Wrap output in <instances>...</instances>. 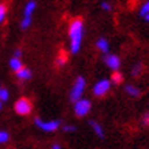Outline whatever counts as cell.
Masks as SVG:
<instances>
[{
	"mask_svg": "<svg viewBox=\"0 0 149 149\" xmlns=\"http://www.w3.org/2000/svg\"><path fill=\"white\" fill-rule=\"evenodd\" d=\"M30 25H32V18H22V21H21V27H22L23 30L27 29Z\"/></svg>",
	"mask_w": 149,
	"mask_h": 149,
	"instance_id": "obj_20",
	"label": "cell"
},
{
	"mask_svg": "<svg viewBox=\"0 0 149 149\" xmlns=\"http://www.w3.org/2000/svg\"><path fill=\"white\" fill-rule=\"evenodd\" d=\"M6 17H7V6L0 4V25L6 21Z\"/></svg>",
	"mask_w": 149,
	"mask_h": 149,
	"instance_id": "obj_16",
	"label": "cell"
},
{
	"mask_svg": "<svg viewBox=\"0 0 149 149\" xmlns=\"http://www.w3.org/2000/svg\"><path fill=\"white\" fill-rule=\"evenodd\" d=\"M144 18H145V21H146V22H149V14H148V15H145Z\"/></svg>",
	"mask_w": 149,
	"mask_h": 149,
	"instance_id": "obj_27",
	"label": "cell"
},
{
	"mask_svg": "<svg viewBox=\"0 0 149 149\" xmlns=\"http://www.w3.org/2000/svg\"><path fill=\"white\" fill-rule=\"evenodd\" d=\"M141 123H142L144 126H149V112L144 113V116L141 119Z\"/></svg>",
	"mask_w": 149,
	"mask_h": 149,
	"instance_id": "obj_24",
	"label": "cell"
},
{
	"mask_svg": "<svg viewBox=\"0 0 149 149\" xmlns=\"http://www.w3.org/2000/svg\"><path fill=\"white\" fill-rule=\"evenodd\" d=\"M104 62L108 66V68H111L113 72H118V70L120 68V59L118 55L113 54H107L104 58Z\"/></svg>",
	"mask_w": 149,
	"mask_h": 149,
	"instance_id": "obj_7",
	"label": "cell"
},
{
	"mask_svg": "<svg viewBox=\"0 0 149 149\" xmlns=\"http://www.w3.org/2000/svg\"><path fill=\"white\" fill-rule=\"evenodd\" d=\"M111 85H112V84H111V81H109V79H107V78L100 79V81H97L95 84V86H93V95H95L96 97L105 96L109 92V89H111Z\"/></svg>",
	"mask_w": 149,
	"mask_h": 149,
	"instance_id": "obj_5",
	"label": "cell"
},
{
	"mask_svg": "<svg viewBox=\"0 0 149 149\" xmlns=\"http://www.w3.org/2000/svg\"><path fill=\"white\" fill-rule=\"evenodd\" d=\"M10 140V134L4 130H0V144H6Z\"/></svg>",
	"mask_w": 149,
	"mask_h": 149,
	"instance_id": "obj_19",
	"label": "cell"
},
{
	"mask_svg": "<svg viewBox=\"0 0 149 149\" xmlns=\"http://www.w3.org/2000/svg\"><path fill=\"white\" fill-rule=\"evenodd\" d=\"M86 88V81L84 77H78L74 82V85L71 86V91H70V100L72 103H75L78 100L82 99L84 96V92H85Z\"/></svg>",
	"mask_w": 149,
	"mask_h": 149,
	"instance_id": "obj_2",
	"label": "cell"
},
{
	"mask_svg": "<svg viewBox=\"0 0 149 149\" xmlns=\"http://www.w3.org/2000/svg\"><path fill=\"white\" fill-rule=\"evenodd\" d=\"M15 74H17V78H18V79H21V81H29V79L32 78V71H30L27 67L21 68V70H19V71H17Z\"/></svg>",
	"mask_w": 149,
	"mask_h": 149,
	"instance_id": "obj_11",
	"label": "cell"
},
{
	"mask_svg": "<svg viewBox=\"0 0 149 149\" xmlns=\"http://www.w3.org/2000/svg\"><path fill=\"white\" fill-rule=\"evenodd\" d=\"M36 7H37L36 1H27L26 6L23 7V18H32Z\"/></svg>",
	"mask_w": 149,
	"mask_h": 149,
	"instance_id": "obj_9",
	"label": "cell"
},
{
	"mask_svg": "<svg viewBox=\"0 0 149 149\" xmlns=\"http://www.w3.org/2000/svg\"><path fill=\"white\" fill-rule=\"evenodd\" d=\"M10 97V92L8 89H6V88H0V100H1V103H6Z\"/></svg>",
	"mask_w": 149,
	"mask_h": 149,
	"instance_id": "obj_15",
	"label": "cell"
},
{
	"mask_svg": "<svg viewBox=\"0 0 149 149\" xmlns=\"http://www.w3.org/2000/svg\"><path fill=\"white\" fill-rule=\"evenodd\" d=\"M100 7H101V10H104V11H111V10H112V6L109 4V3H107V1H101V3H100Z\"/></svg>",
	"mask_w": 149,
	"mask_h": 149,
	"instance_id": "obj_22",
	"label": "cell"
},
{
	"mask_svg": "<svg viewBox=\"0 0 149 149\" xmlns=\"http://www.w3.org/2000/svg\"><path fill=\"white\" fill-rule=\"evenodd\" d=\"M1 88V86H0ZM1 105H3V103H1V100H0V109H1Z\"/></svg>",
	"mask_w": 149,
	"mask_h": 149,
	"instance_id": "obj_28",
	"label": "cell"
},
{
	"mask_svg": "<svg viewBox=\"0 0 149 149\" xmlns=\"http://www.w3.org/2000/svg\"><path fill=\"white\" fill-rule=\"evenodd\" d=\"M84 22L82 19L77 18L71 21L70 27H68V37H70V52L75 55L79 52L82 45V40H84Z\"/></svg>",
	"mask_w": 149,
	"mask_h": 149,
	"instance_id": "obj_1",
	"label": "cell"
},
{
	"mask_svg": "<svg viewBox=\"0 0 149 149\" xmlns=\"http://www.w3.org/2000/svg\"><path fill=\"white\" fill-rule=\"evenodd\" d=\"M14 108H15V112L19 113V115H29V113L32 112V103H30V100L26 99V97H22V99H18L17 100V103L14 105Z\"/></svg>",
	"mask_w": 149,
	"mask_h": 149,
	"instance_id": "obj_6",
	"label": "cell"
},
{
	"mask_svg": "<svg viewBox=\"0 0 149 149\" xmlns=\"http://www.w3.org/2000/svg\"><path fill=\"white\" fill-rule=\"evenodd\" d=\"M149 14V0L148 1H145L144 4L140 7V15L141 17H145V15H148Z\"/></svg>",
	"mask_w": 149,
	"mask_h": 149,
	"instance_id": "obj_17",
	"label": "cell"
},
{
	"mask_svg": "<svg viewBox=\"0 0 149 149\" xmlns=\"http://www.w3.org/2000/svg\"><path fill=\"white\" fill-rule=\"evenodd\" d=\"M125 92H126L129 96H131V97H138V96L141 95L140 88H137L136 85H131V84L125 86Z\"/></svg>",
	"mask_w": 149,
	"mask_h": 149,
	"instance_id": "obj_12",
	"label": "cell"
},
{
	"mask_svg": "<svg viewBox=\"0 0 149 149\" xmlns=\"http://www.w3.org/2000/svg\"><path fill=\"white\" fill-rule=\"evenodd\" d=\"M91 109H92L91 100L81 99V100H78V101H75V103H74V112H75V115H77V116H79V118L86 116L88 113L91 112Z\"/></svg>",
	"mask_w": 149,
	"mask_h": 149,
	"instance_id": "obj_3",
	"label": "cell"
},
{
	"mask_svg": "<svg viewBox=\"0 0 149 149\" xmlns=\"http://www.w3.org/2000/svg\"><path fill=\"white\" fill-rule=\"evenodd\" d=\"M10 67H11V70L13 71H19L21 68H23V63H22V60L21 59H18V58H11L10 59Z\"/></svg>",
	"mask_w": 149,
	"mask_h": 149,
	"instance_id": "obj_13",
	"label": "cell"
},
{
	"mask_svg": "<svg viewBox=\"0 0 149 149\" xmlns=\"http://www.w3.org/2000/svg\"><path fill=\"white\" fill-rule=\"evenodd\" d=\"M96 48L101 52V54H108V51H109V44H108V41L105 40V38H103V37H100L99 40L96 41Z\"/></svg>",
	"mask_w": 149,
	"mask_h": 149,
	"instance_id": "obj_10",
	"label": "cell"
},
{
	"mask_svg": "<svg viewBox=\"0 0 149 149\" xmlns=\"http://www.w3.org/2000/svg\"><path fill=\"white\" fill-rule=\"evenodd\" d=\"M51 149H62V145H60V144H54Z\"/></svg>",
	"mask_w": 149,
	"mask_h": 149,
	"instance_id": "obj_26",
	"label": "cell"
},
{
	"mask_svg": "<svg viewBox=\"0 0 149 149\" xmlns=\"http://www.w3.org/2000/svg\"><path fill=\"white\" fill-rule=\"evenodd\" d=\"M89 125H91V127L93 129V131H95V134L99 137V138H104V137H105V131H104L103 126H101L99 122H96V120H89Z\"/></svg>",
	"mask_w": 149,
	"mask_h": 149,
	"instance_id": "obj_8",
	"label": "cell"
},
{
	"mask_svg": "<svg viewBox=\"0 0 149 149\" xmlns=\"http://www.w3.org/2000/svg\"><path fill=\"white\" fill-rule=\"evenodd\" d=\"M34 125L38 129H41L42 131H47V133L56 131L60 127V122L59 120H42L41 118H36L34 119Z\"/></svg>",
	"mask_w": 149,
	"mask_h": 149,
	"instance_id": "obj_4",
	"label": "cell"
},
{
	"mask_svg": "<svg viewBox=\"0 0 149 149\" xmlns=\"http://www.w3.org/2000/svg\"><path fill=\"white\" fill-rule=\"evenodd\" d=\"M21 56H22V51H21V49H15V51H14V58L21 59Z\"/></svg>",
	"mask_w": 149,
	"mask_h": 149,
	"instance_id": "obj_25",
	"label": "cell"
},
{
	"mask_svg": "<svg viewBox=\"0 0 149 149\" xmlns=\"http://www.w3.org/2000/svg\"><path fill=\"white\" fill-rule=\"evenodd\" d=\"M142 68H144V66L141 63H136L131 67V75H133V77H138L141 72H142Z\"/></svg>",
	"mask_w": 149,
	"mask_h": 149,
	"instance_id": "obj_14",
	"label": "cell"
},
{
	"mask_svg": "<svg viewBox=\"0 0 149 149\" xmlns=\"http://www.w3.org/2000/svg\"><path fill=\"white\" fill-rule=\"evenodd\" d=\"M75 130H77V127L74 126V125H64V126H63V131H64V133H74Z\"/></svg>",
	"mask_w": 149,
	"mask_h": 149,
	"instance_id": "obj_21",
	"label": "cell"
},
{
	"mask_svg": "<svg viewBox=\"0 0 149 149\" xmlns=\"http://www.w3.org/2000/svg\"><path fill=\"white\" fill-rule=\"evenodd\" d=\"M66 62H67V59L64 58V56H59V58L56 59V64H58L59 67H63L64 64H66Z\"/></svg>",
	"mask_w": 149,
	"mask_h": 149,
	"instance_id": "obj_23",
	"label": "cell"
},
{
	"mask_svg": "<svg viewBox=\"0 0 149 149\" xmlns=\"http://www.w3.org/2000/svg\"><path fill=\"white\" fill-rule=\"evenodd\" d=\"M123 79V77H122V74L120 72H113V75L111 77V84H120V81Z\"/></svg>",
	"mask_w": 149,
	"mask_h": 149,
	"instance_id": "obj_18",
	"label": "cell"
}]
</instances>
